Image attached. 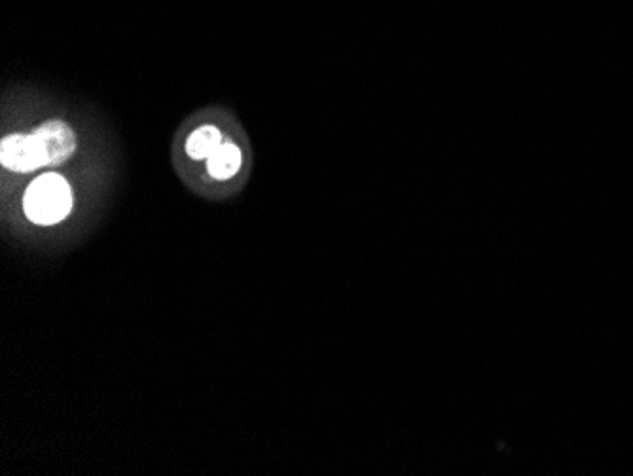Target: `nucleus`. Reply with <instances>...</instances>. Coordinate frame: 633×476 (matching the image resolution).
Masks as SVG:
<instances>
[{
  "instance_id": "nucleus-4",
  "label": "nucleus",
  "mask_w": 633,
  "mask_h": 476,
  "mask_svg": "<svg viewBox=\"0 0 633 476\" xmlns=\"http://www.w3.org/2000/svg\"><path fill=\"white\" fill-rule=\"evenodd\" d=\"M241 162H243L241 150L236 145H232V143H222L215 150V154L209 156L207 169H209V175L213 179L228 181V179H232L234 175H237V171L241 169Z\"/></svg>"
},
{
  "instance_id": "nucleus-3",
  "label": "nucleus",
  "mask_w": 633,
  "mask_h": 476,
  "mask_svg": "<svg viewBox=\"0 0 633 476\" xmlns=\"http://www.w3.org/2000/svg\"><path fill=\"white\" fill-rule=\"evenodd\" d=\"M38 145L42 148L46 167H55L67 162L76 150V135L65 122L52 120L33 131Z\"/></svg>"
},
{
  "instance_id": "nucleus-1",
  "label": "nucleus",
  "mask_w": 633,
  "mask_h": 476,
  "mask_svg": "<svg viewBox=\"0 0 633 476\" xmlns=\"http://www.w3.org/2000/svg\"><path fill=\"white\" fill-rule=\"evenodd\" d=\"M23 209L25 215L35 224H57L73 209L71 186L61 175L46 173L27 188L23 198Z\"/></svg>"
},
{
  "instance_id": "nucleus-5",
  "label": "nucleus",
  "mask_w": 633,
  "mask_h": 476,
  "mask_svg": "<svg viewBox=\"0 0 633 476\" xmlns=\"http://www.w3.org/2000/svg\"><path fill=\"white\" fill-rule=\"evenodd\" d=\"M222 143V133L215 126H201L188 137L186 152L194 160H209Z\"/></svg>"
},
{
  "instance_id": "nucleus-2",
  "label": "nucleus",
  "mask_w": 633,
  "mask_h": 476,
  "mask_svg": "<svg viewBox=\"0 0 633 476\" xmlns=\"http://www.w3.org/2000/svg\"><path fill=\"white\" fill-rule=\"evenodd\" d=\"M0 162L10 169V171H18V173H31L40 167H46L44 162V154L42 148L38 145L35 135H8L2 139L0 145Z\"/></svg>"
}]
</instances>
